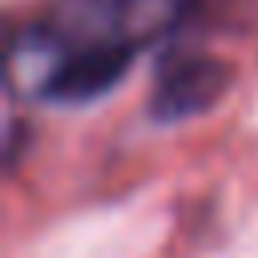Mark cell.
Returning a JSON list of instances; mask_svg holds the SVG:
<instances>
[{
	"label": "cell",
	"instance_id": "obj_2",
	"mask_svg": "<svg viewBox=\"0 0 258 258\" xmlns=\"http://www.w3.org/2000/svg\"><path fill=\"white\" fill-rule=\"evenodd\" d=\"M234 73L226 60L218 56H181V60H169L149 93V113L153 121H189V117H202L210 113L226 89H230Z\"/></svg>",
	"mask_w": 258,
	"mask_h": 258
},
{
	"label": "cell",
	"instance_id": "obj_1",
	"mask_svg": "<svg viewBox=\"0 0 258 258\" xmlns=\"http://www.w3.org/2000/svg\"><path fill=\"white\" fill-rule=\"evenodd\" d=\"M141 48L137 44H125V40H101V44H81V48H69L60 56L48 60L44 77L36 81V93L44 101H56V105H85V101H97L105 97L133 64Z\"/></svg>",
	"mask_w": 258,
	"mask_h": 258
}]
</instances>
